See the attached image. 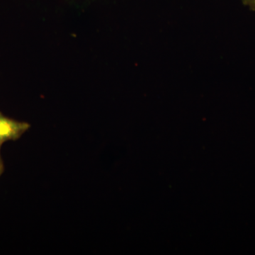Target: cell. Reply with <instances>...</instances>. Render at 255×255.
Returning a JSON list of instances; mask_svg holds the SVG:
<instances>
[{"mask_svg": "<svg viewBox=\"0 0 255 255\" xmlns=\"http://www.w3.org/2000/svg\"><path fill=\"white\" fill-rule=\"evenodd\" d=\"M30 127V124L26 122L8 118L0 113V146L4 142L18 140Z\"/></svg>", "mask_w": 255, "mask_h": 255, "instance_id": "obj_1", "label": "cell"}, {"mask_svg": "<svg viewBox=\"0 0 255 255\" xmlns=\"http://www.w3.org/2000/svg\"><path fill=\"white\" fill-rule=\"evenodd\" d=\"M243 3L253 11H255V0H243Z\"/></svg>", "mask_w": 255, "mask_h": 255, "instance_id": "obj_2", "label": "cell"}, {"mask_svg": "<svg viewBox=\"0 0 255 255\" xmlns=\"http://www.w3.org/2000/svg\"><path fill=\"white\" fill-rule=\"evenodd\" d=\"M0 149H1V146H0ZM4 164H3L2 159H1V154H0V177L4 172Z\"/></svg>", "mask_w": 255, "mask_h": 255, "instance_id": "obj_3", "label": "cell"}]
</instances>
